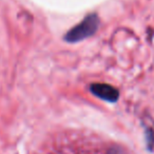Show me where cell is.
I'll return each instance as SVG.
<instances>
[{
  "label": "cell",
  "mask_w": 154,
  "mask_h": 154,
  "mask_svg": "<svg viewBox=\"0 0 154 154\" xmlns=\"http://www.w3.org/2000/svg\"><path fill=\"white\" fill-rule=\"evenodd\" d=\"M99 26V19L96 14H91L87 16L80 23L75 26L73 29H71L66 35L64 36V39L69 42H77L82 41L88 37L92 36L97 31Z\"/></svg>",
  "instance_id": "obj_1"
},
{
  "label": "cell",
  "mask_w": 154,
  "mask_h": 154,
  "mask_svg": "<svg viewBox=\"0 0 154 154\" xmlns=\"http://www.w3.org/2000/svg\"><path fill=\"white\" fill-rule=\"evenodd\" d=\"M91 92L97 96L98 98H101L103 100L114 103L119 97V92L117 89L110 86L107 84H94L91 86Z\"/></svg>",
  "instance_id": "obj_2"
}]
</instances>
